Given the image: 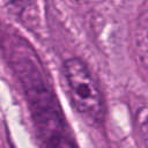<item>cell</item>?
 I'll list each match as a JSON object with an SVG mask.
<instances>
[{"mask_svg":"<svg viewBox=\"0 0 148 148\" xmlns=\"http://www.w3.org/2000/svg\"><path fill=\"white\" fill-rule=\"evenodd\" d=\"M12 62L28 101L42 147L74 148L57 99L46 86L37 61L31 58V53L24 52V49L22 52L17 44L12 52Z\"/></svg>","mask_w":148,"mask_h":148,"instance_id":"obj_1","label":"cell"},{"mask_svg":"<svg viewBox=\"0 0 148 148\" xmlns=\"http://www.w3.org/2000/svg\"><path fill=\"white\" fill-rule=\"evenodd\" d=\"M64 76L75 109L99 123L104 116L103 95L87 65L79 58H71L64 64Z\"/></svg>","mask_w":148,"mask_h":148,"instance_id":"obj_2","label":"cell"},{"mask_svg":"<svg viewBox=\"0 0 148 148\" xmlns=\"http://www.w3.org/2000/svg\"><path fill=\"white\" fill-rule=\"evenodd\" d=\"M132 45L139 65L148 74V8L138 16L134 23Z\"/></svg>","mask_w":148,"mask_h":148,"instance_id":"obj_3","label":"cell"},{"mask_svg":"<svg viewBox=\"0 0 148 148\" xmlns=\"http://www.w3.org/2000/svg\"><path fill=\"white\" fill-rule=\"evenodd\" d=\"M140 132H141V138H142L146 147L148 148V116L142 120L141 126H140Z\"/></svg>","mask_w":148,"mask_h":148,"instance_id":"obj_4","label":"cell"},{"mask_svg":"<svg viewBox=\"0 0 148 148\" xmlns=\"http://www.w3.org/2000/svg\"><path fill=\"white\" fill-rule=\"evenodd\" d=\"M30 1H31V0H9L10 5H12L14 8H18V9H22V8H24L25 6H28Z\"/></svg>","mask_w":148,"mask_h":148,"instance_id":"obj_5","label":"cell"}]
</instances>
